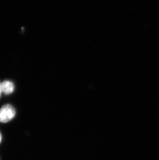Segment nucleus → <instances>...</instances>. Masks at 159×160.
I'll list each match as a JSON object with an SVG mask.
<instances>
[{
	"label": "nucleus",
	"mask_w": 159,
	"mask_h": 160,
	"mask_svg": "<svg viewBox=\"0 0 159 160\" xmlns=\"http://www.w3.org/2000/svg\"><path fill=\"white\" fill-rule=\"evenodd\" d=\"M16 111L13 106L6 104L0 109V122L7 123L11 121L15 116Z\"/></svg>",
	"instance_id": "f257e3e1"
},
{
	"label": "nucleus",
	"mask_w": 159,
	"mask_h": 160,
	"mask_svg": "<svg viewBox=\"0 0 159 160\" xmlns=\"http://www.w3.org/2000/svg\"><path fill=\"white\" fill-rule=\"evenodd\" d=\"M1 88L2 92L5 94H10L14 92L15 87L14 83L8 80H5L2 82H1Z\"/></svg>",
	"instance_id": "f03ea898"
},
{
	"label": "nucleus",
	"mask_w": 159,
	"mask_h": 160,
	"mask_svg": "<svg viewBox=\"0 0 159 160\" xmlns=\"http://www.w3.org/2000/svg\"><path fill=\"white\" fill-rule=\"evenodd\" d=\"M2 141V135L1 134V133H0V143H1V142Z\"/></svg>",
	"instance_id": "7ed1b4c3"
},
{
	"label": "nucleus",
	"mask_w": 159,
	"mask_h": 160,
	"mask_svg": "<svg viewBox=\"0 0 159 160\" xmlns=\"http://www.w3.org/2000/svg\"><path fill=\"white\" fill-rule=\"evenodd\" d=\"M1 88V82H0V96H1V94L2 93Z\"/></svg>",
	"instance_id": "20e7f679"
}]
</instances>
